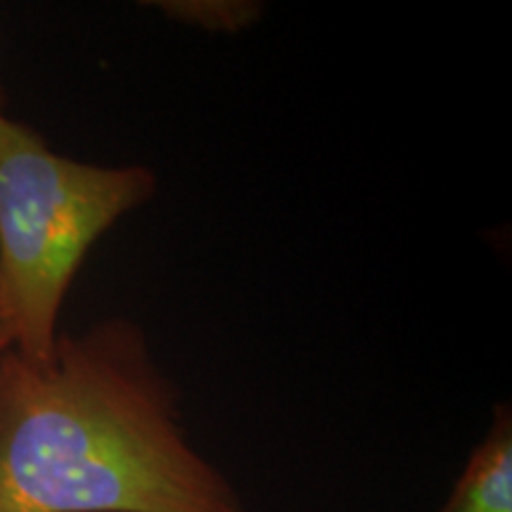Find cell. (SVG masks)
Wrapping results in <instances>:
<instances>
[{
  "label": "cell",
  "mask_w": 512,
  "mask_h": 512,
  "mask_svg": "<svg viewBox=\"0 0 512 512\" xmlns=\"http://www.w3.org/2000/svg\"><path fill=\"white\" fill-rule=\"evenodd\" d=\"M0 512H247L192 446L145 330L114 316L0 356Z\"/></svg>",
  "instance_id": "cell-1"
},
{
  "label": "cell",
  "mask_w": 512,
  "mask_h": 512,
  "mask_svg": "<svg viewBox=\"0 0 512 512\" xmlns=\"http://www.w3.org/2000/svg\"><path fill=\"white\" fill-rule=\"evenodd\" d=\"M157 185L150 166L64 157L0 112V318L17 354H53L64 299L91 247Z\"/></svg>",
  "instance_id": "cell-2"
},
{
  "label": "cell",
  "mask_w": 512,
  "mask_h": 512,
  "mask_svg": "<svg viewBox=\"0 0 512 512\" xmlns=\"http://www.w3.org/2000/svg\"><path fill=\"white\" fill-rule=\"evenodd\" d=\"M437 512H512V411L496 406L486 437L475 446Z\"/></svg>",
  "instance_id": "cell-3"
},
{
  "label": "cell",
  "mask_w": 512,
  "mask_h": 512,
  "mask_svg": "<svg viewBox=\"0 0 512 512\" xmlns=\"http://www.w3.org/2000/svg\"><path fill=\"white\" fill-rule=\"evenodd\" d=\"M147 5L178 24L209 34H240L264 15V5L254 0H159Z\"/></svg>",
  "instance_id": "cell-4"
},
{
  "label": "cell",
  "mask_w": 512,
  "mask_h": 512,
  "mask_svg": "<svg viewBox=\"0 0 512 512\" xmlns=\"http://www.w3.org/2000/svg\"><path fill=\"white\" fill-rule=\"evenodd\" d=\"M8 349H12V339H10L8 328H5L3 318H0V356H3Z\"/></svg>",
  "instance_id": "cell-5"
},
{
  "label": "cell",
  "mask_w": 512,
  "mask_h": 512,
  "mask_svg": "<svg viewBox=\"0 0 512 512\" xmlns=\"http://www.w3.org/2000/svg\"><path fill=\"white\" fill-rule=\"evenodd\" d=\"M5 102H8V98H5V88H3V81H0V112H5Z\"/></svg>",
  "instance_id": "cell-6"
}]
</instances>
